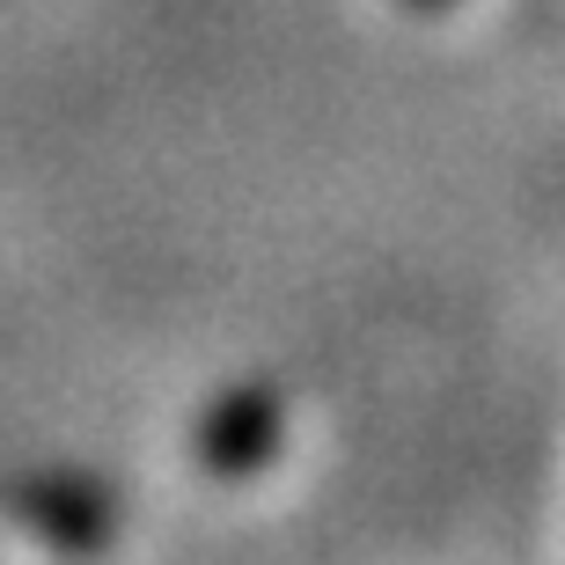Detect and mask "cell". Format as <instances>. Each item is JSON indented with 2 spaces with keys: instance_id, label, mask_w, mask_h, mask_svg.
Segmentation results:
<instances>
[{
  "instance_id": "1",
  "label": "cell",
  "mask_w": 565,
  "mask_h": 565,
  "mask_svg": "<svg viewBox=\"0 0 565 565\" xmlns=\"http://www.w3.org/2000/svg\"><path fill=\"white\" fill-rule=\"evenodd\" d=\"M279 397L273 390H235V397H221L206 412V426H199V462H206L213 478H250L257 462L279 448Z\"/></svg>"
},
{
  "instance_id": "2",
  "label": "cell",
  "mask_w": 565,
  "mask_h": 565,
  "mask_svg": "<svg viewBox=\"0 0 565 565\" xmlns=\"http://www.w3.org/2000/svg\"><path fill=\"white\" fill-rule=\"evenodd\" d=\"M15 507L30 514V522H44V529H60L74 551H88L96 536H104V522H118V507L104 500V492H15Z\"/></svg>"
},
{
  "instance_id": "3",
  "label": "cell",
  "mask_w": 565,
  "mask_h": 565,
  "mask_svg": "<svg viewBox=\"0 0 565 565\" xmlns=\"http://www.w3.org/2000/svg\"><path fill=\"white\" fill-rule=\"evenodd\" d=\"M412 8H434V0H412Z\"/></svg>"
}]
</instances>
